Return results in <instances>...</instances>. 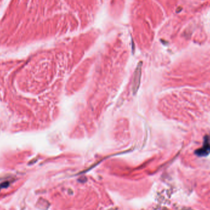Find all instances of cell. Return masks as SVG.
Returning a JSON list of instances; mask_svg holds the SVG:
<instances>
[{
	"label": "cell",
	"instance_id": "6da1fadb",
	"mask_svg": "<svg viewBox=\"0 0 210 210\" xmlns=\"http://www.w3.org/2000/svg\"><path fill=\"white\" fill-rule=\"evenodd\" d=\"M141 66L142 63L140 62L138 63V66H137L134 73V78L132 84V90L133 94H135L138 90L140 84V79L141 76Z\"/></svg>",
	"mask_w": 210,
	"mask_h": 210
},
{
	"label": "cell",
	"instance_id": "277c9868",
	"mask_svg": "<svg viewBox=\"0 0 210 210\" xmlns=\"http://www.w3.org/2000/svg\"><path fill=\"white\" fill-rule=\"evenodd\" d=\"M117 208L114 207V208H110V209H109L108 210H117Z\"/></svg>",
	"mask_w": 210,
	"mask_h": 210
},
{
	"label": "cell",
	"instance_id": "3957f363",
	"mask_svg": "<svg viewBox=\"0 0 210 210\" xmlns=\"http://www.w3.org/2000/svg\"><path fill=\"white\" fill-rule=\"evenodd\" d=\"M181 210H194V209H191V208H183Z\"/></svg>",
	"mask_w": 210,
	"mask_h": 210
},
{
	"label": "cell",
	"instance_id": "7a4b0ae2",
	"mask_svg": "<svg viewBox=\"0 0 210 210\" xmlns=\"http://www.w3.org/2000/svg\"><path fill=\"white\" fill-rule=\"evenodd\" d=\"M87 178L85 177V176H81L80 177L79 179H78V181L80 182V183H85L86 181H87Z\"/></svg>",
	"mask_w": 210,
	"mask_h": 210
}]
</instances>
